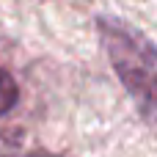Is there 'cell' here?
I'll return each instance as SVG.
<instances>
[{
    "label": "cell",
    "instance_id": "6da1fadb",
    "mask_svg": "<svg viewBox=\"0 0 157 157\" xmlns=\"http://www.w3.org/2000/svg\"><path fill=\"white\" fill-rule=\"evenodd\" d=\"M99 33H102L105 52L119 80L124 83V88L130 91V97L135 99L146 121H152V113H155V47L152 41L119 19H102Z\"/></svg>",
    "mask_w": 157,
    "mask_h": 157
},
{
    "label": "cell",
    "instance_id": "7a4b0ae2",
    "mask_svg": "<svg viewBox=\"0 0 157 157\" xmlns=\"http://www.w3.org/2000/svg\"><path fill=\"white\" fill-rule=\"evenodd\" d=\"M17 102H19V86L6 69H0V116H6Z\"/></svg>",
    "mask_w": 157,
    "mask_h": 157
},
{
    "label": "cell",
    "instance_id": "3957f363",
    "mask_svg": "<svg viewBox=\"0 0 157 157\" xmlns=\"http://www.w3.org/2000/svg\"><path fill=\"white\" fill-rule=\"evenodd\" d=\"M6 157H58V155H50V152H28V155H6Z\"/></svg>",
    "mask_w": 157,
    "mask_h": 157
}]
</instances>
